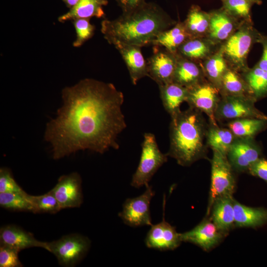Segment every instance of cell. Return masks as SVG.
I'll use <instances>...</instances> for the list:
<instances>
[{"label":"cell","instance_id":"9c48e42d","mask_svg":"<svg viewBox=\"0 0 267 267\" xmlns=\"http://www.w3.org/2000/svg\"><path fill=\"white\" fill-rule=\"evenodd\" d=\"M261 34L250 26H245L232 34L227 40L223 53L237 67L244 66L248 53Z\"/></svg>","mask_w":267,"mask_h":267},{"label":"cell","instance_id":"ab89813d","mask_svg":"<svg viewBox=\"0 0 267 267\" xmlns=\"http://www.w3.org/2000/svg\"><path fill=\"white\" fill-rule=\"evenodd\" d=\"M259 42L261 43L263 46V53L256 66L264 70L267 71V36L261 35Z\"/></svg>","mask_w":267,"mask_h":267},{"label":"cell","instance_id":"4316f807","mask_svg":"<svg viewBox=\"0 0 267 267\" xmlns=\"http://www.w3.org/2000/svg\"><path fill=\"white\" fill-rule=\"evenodd\" d=\"M267 120L258 118H243L230 121L228 128L236 137H253L264 130Z\"/></svg>","mask_w":267,"mask_h":267},{"label":"cell","instance_id":"836d02e7","mask_svg":"<svg viewBox=\"0 0 267 267\" xmlns=\"http://www.w3.org/2000/svg\"><path fill=\"white\" fill-rule=\"evenodd\" d=\"M222 8L234 18L251 21L252 3L247 0H220Z\"/></svg>","mask_w":267,"mask_h":267},{"label":"cell","instance_id":"8992f818","mask_svg":"<svg viewBox=\"0 0 267 267\" xmlns=\"http://www.w3.org/2000/svg\"><path fill=\"white\" fill-rule=\"evenodd\" d=\"M90 246L88 237L71 234L48 242L47 251L55 256L61 266L73 267L85 256Z\"/></svg>","mask_w":267,"mask_h":267},{"label":"cell","instance_id":"f1b7e54d","mask_svg":"<svg viewBox=\"0 0 267 267\" xmlns=\"http://www.w3.org/2000/svg\"><path fill=\"white\" fill-rule=\"evenodd\" d=\"M0 205L11 211L33 212L29 195L25 192L0 193Z\"/></svg>","mask_w":267,"mask_h":267},{"label":"cell","instance_id":"484cf974","mask_svg":"<svg viewBox=\"0 0 267 267\" xmlns=\"http://www.w3.org/2000/svg\"><path fill=\"white\" fill-rule=\"evenodd\" d=\"M235 136L228 128H220L212 125L206 133L207 144L213 150L224 155L235 138Z\"/></svg>","mask_w":267,"mask_h":267},{"label":"cell","instance_id":"d6986e66","mask_svg":"<svg viewBox=\"0 0 267 267\" xmlns=\"http://www.w3.org/2000/svg\"><path fill=\"white\" fill-rule=\"evenodd\" d=\"M235 226L237 227L255 228L267 222V210L252 208L242 204L234 199Z\"/></svg>","mask_w":267,"mask_h":267},{"label":"cell","instance_id":"60d3db41","mask_svg":"<svg viewBox=\"0 0 267 267\" xmlns=\"http://www.w3.org/2000/svg\"><path fill=\"white\" fill-rule=\"evenodd\" d=\"M66 5L70 8H71L72 7H74L75 5H76L80 0H62Z\"/></svg>","mask_w":267,"mask_h":267},{"label":"cell","instance_id":"2e32d148","mask_svg":"<svg viewBox=\"0 0 267 267\" xmlns=\"http://www.w3.org/2000/svg\"><path fill=\"white\" fill-rule=\"evenodd\" d=\"M0 245L9 246L20 251L31 247L48 249V242L37 240L33 234L15 225H8L1 227Z\"/></svg>","mask_w":267,"mask_h":267},{"label":"cell","instance_id":"4dcf8cb0","mask_svg":"<svg viewBox=\"0 0 267 267\" xmlns=\"http://www.w3.org/2000/svg\"><path fill=\"white\" fill-rule=\"evenodd\" d=\"M223 48L206 62L205 68L210 80L218 87H221L222 77L227 70Z\"/></svg>","mask_w":267,"mask_h":267},{"label":"cell","instance_id":"ba28073f","mask_svg":"<svg viewBox=\"0 0 267 267\" xmlns=\"http://www.w3.org/2000/svg\"><path fill=\"white\" fill-rule=\"evenodd\" d=\"M154 195L152 187L147 185L142 194L126 200L122 211L119 213V217L125 224L130 226H151L152 224L150 204Z\"/></svg>","mask_w":267,"mask_h":267},{"label":"cell","instance_id":"e575fe53","mask_svg":"<svg viewBox=\"0 0 267 267\" xmlns=\"http://www.w3.org/2000/svg\"><path fill=\"white\" fill-rule=\"evenodd\" d=\"M76 33V40L73 44L74 47L82 46L93 35L95 27L90 22V18H78L73 20Z\"/></svg>","mask_w":267,"mask_h":267},{"label":"cell","instance_id":"52a82bcc","mask_svg":"<svg viewBox=\"0 0 267 267\" xmlns=\"http://www.w3.org/2000/svg\"><path fill=\"white\" fill-rule=\"evenodd\" d=\"M256 100L249 95H224L218 104L216 119L231 121L243 118H258L267 120V115L255 107Z\"/></svg>","mask_w":267,"mask_h":267},{"label":"cell","instance_id":"7402d4cb","mask_svg":"<svg viewBox=\"0 0 267 267\" xmlns=\"http://www.w3.org/2000/svg\"><path fill=\"white\" fill-rule=\"evenodd\" d=\"M209 13L210 19L209 32L210 38L216 41L228 39L232 35L235 28L233 22L234 17L222 7Z\"/></svg>","mask_w":267,"mask_h":267},{"label":"cell","instance_id":"b9f144b4","mask_svg":"<svg viewBox=\"0 0 267 267\" xmlns=\"http://www.w3.org/2000/svg\"><path fill=\"white\" fill-rule=\"evenodd\" d=\"M254 4L260 5L262 3V0H247Z\"/></svg>","mask_w":267,"mask_h":267},{"label":"cell","instance_id":"83f0119b","mask_svg":"<svg viewBox=\"0 0 267 267\" xmlns=\"http://www.w3.org/2000/svg\"><path fill=\"white\" fill-rule=\"evenodd\" d=\"M245 82L250 95L256 100L267 96V71L256 65L247 71Z\"/></svg>","mask_w":267,"mask_h":267},{"label":"cell","instance_id":"3957f363","mask_svg":"<svg viewBox=\"0 0 267 267\" xmlns=\"http://www.w3.org/2000/svg\"><path fill=\"white\" fill-rule=\"evenodd\" d=\"M171 117L170 148L166 153L182 166H189L204 158L208 129L201 112L192 107Z\"/></svg>","mask_w":267,"mask_h":267},{"label":"cell","instance_id":"cb8c5ba5","mask_svg":"<svg viewBox=\"0 0 267 267\" xmlns=\"http://www.w3.org/2000/svg\"><path fill=\"white\" fill-rule=\"evenodd\" d=\"M190 39L183 22H178L170 29L160 33L153 41L152 45L162 46L172 53H177L179 47Z\"/></svg>","mask_w":267,"mask_h":267},{"label":"cell","instance_id":"74e56055","mask_svg":"<svg viewBox=\"0 0 267 267\" xmlns=\"http://www.w3.org/2000/svg\"><path fill=\"white\" fill-rule=\"evenodd\" d=\"M248 172L267 182V160L260 158L249 168Z\"/></svg>","mask_w":267,"mask_h":267},{"label":"cell","instance_id":"8fae6325","mask_svg":"<svg viewBox=\"0 0 267 267\" xmlns=\"http://www.w3.org/2000/svg\"><path fill=\"white\" fill-rule=\"evenodd\" d=\"M261 154L260 146L253 137H235L226 156L235 172L248 171L259 159Z\"/></svg>","mask_w":267,"mask_h":267},{"label":"cell","instance_id":"d6a6232c","mask_svg":"<svg viewBox=\"0 0 267 267\" xmlns=\"http://www.w3.org/2000/svg\"><path fill=\"white\" fill-rule=\"evenodd\" d=\"M29 199L33 213L55 214L61 210L58 201L50 191L42 195H29Z\"/></svg>","mask_w":267,"mask_h":267},{"label":"cell","instance_id":"30bf717a","mask_svg":"<svg viewBox=\"0 0 267 267\" xmlns=\"http://www.w3.org/2000/svg\"><path fill=\"white\" fill-rule=\"evenodd\" d=\"M177 62V53H172L162 46H154L153 53L146 62L148 76L158 86L173 82Z\"/></svg>","mask_w":267,"mask_h":267},{"label":"cell","instance_id":"4fadbf2b","mask_svg":"<svg viewBox=\"0 0 267 267\" xmlns=\"http://www.w3.org/2000/svg\"><path fill=\"white\" fill-rule=\"evenodd\" d=\"M50 191L58 201L61 209L79 207L83 201L82 179L77 173L61 176Z\"/></svg>","mask_w":267,"mask_h":267},{"label":"cell","instance_id":"7a4b0ae2","mask_svg":"<svg viewBox=\"0 0 267 267\" xmlns=\"http://www.w3.org/2000/svg\"><path fill=\"white\" fill-rule=\"evenodd\" d=\"M174 25L176 21L160 6L146 2L115 19H104L101 32L111 44L119 43L142 47L152 44L160 33Z\"/></svg>","mask_w":267,"mask_h":267},{"label":"cell","instance_id":"277c9868","mask_svg":"<svg viewBox=\"0 0 267 267\" xmlns=\"http://www.w3.org/2000/svg\"><path fill=\"white\" fill-rule=\"evenodd\" d=\"M211 164V184L206 216L217 199L226 196H233L236 190L234 171L230 164L226 155L213 150Z\"/></svg>","mask_w":267,"mask_h":267},{"label":"cell","instance_id":"8d00e7d4","mask_svg":"<svg viewBox=\"0 0 267 267\" xmlns=\"http://www.w3.org/2000/svg\"><path fill=\"white\" fill-rule=\"evenodd\" d=\"M25 192L15 180L10 170L7 168L0 169V193Z\"/></svg>","mask_w":267,"mask_h":267},{"label":"cell","instance_id":"f35d334b","mask_svg":"<svg viewBox=\"0 0 267 267\" xmlns=\"http://www.w3.org/2000/svg\"><path fill=\"white\" fill-rule=\"evenodd\" d=\"M121 7L122 13L129 12L140 7L146 0H115Z\"/></svg>","mask_w":267,"mask_h":267},{"label":"cell","instance_id":"d4e9b609","mask_svg":"<svg viewBox=\"0 0 267 267\" xmlns=\"http://www.w3.org/2000/svg\"><path fill=\"white\" fill-rule=\"evenodd\" d=\"M210 19V13L202 10L198 5H192L183 22L190 38H199L209 32Z\"/></svg>","mask_w":267,"mask_h":267},{"label":"cell","instance_id":"ac0fdd59","mask_svg":"<svg viewBox=\"0 0 267 267\" xmlns=\"http://www.w3.org/2000/svg\"><path fill=\"white\" fill-rule=\"evenodd\" d=\"M234 201L233 196L217 199L213 204L208 216L219 229L227 234L235 227Z\"/></svg>","mask_w":267,"mask_h":267},{"label":"cell","instance_id":"6da1fadb","mask_svg":"<svg viewBox=\"0 0 267 267\" xmlns=\"http://www.w3.org/2000/svg\"><path fill=\"white\" fill-rule=\"evenodd\" d=\"M62 106L47 124L44 138L54 159L79 150L100 154L118 149L117 138L127 127L124 97L111 83L86 78L62 91Z\"/></svg>","mask_w":267,"mask_h":267},{"label":"cell","instance_id":"5b68a950","mask_svg":"<svg viewBox=\"0 0 267 267\" xmlns=\"http://www.w3.org/2000/svg\"><path fill=\"white\" fill-rule=\"evenodd\" d=\"M141 146L139 162L131 183V185L135 188L148 185L154 175L167 161L168 157L160 150L153 134H144Z\"/></svg>","mask_w":267,"mask_h":267},{"label":"cell","instance_id":"7c38bea8","mask_svg":"<svg viewBox=\"0 0 267 267\" xmlns=\"http://www.w3.org/2000/svg\"><path fill=\"white\" fill-rule=\"evenodd\" d=\"M228 234L219 229L206 216L193 229L180 233V238L181 242L192 243L208 252L219 245Z\"/></svg>","mask_w":267,"mask_h":267},{"label":"cell","instance_id":"5bb4252c","mask_svg":"<svg viewBox=\"0 0 267 267\" xmlns=\"http://www.w3.org/2000/svg\"><path fill=\"white\" fill-rule=\"evenodd\" d=\"M187 89L186 102L190 107L205 113L212 125L218 126L215 112L220 99L217 88L211 84L201 82Z\"/></svg>","mask_w":267,"mask_h":267},{"label":"cell","instance_id":"e0dca14e","mask_svg":"<svg viewBox=\"0 0 267 267\" xmlns=\"http://www.w3.org/2000/svg\"><path fill=\"white\" fill-rule=\"evenodd\" d=\"M113 45L124 59L134 85H135L142 78L148 76L147 62L142 54L141 47L119 43Z\"/></svg>","mask_w":267,"mask_h":267},{"label":"cell","instance_id":"1f68e13d","mask_svg":"<svg viewBox=\"0 0 267 267\" xmlns=\"http://www.w3.org/2000/svg\"><path fill=\"white\" fill-rule=\"evenodd\" d=\"M221 87L224 91V95H247L246 93H249L246 83L231 70L227 69L223 75Z\"/></svg>","mask_w":267,"mask_h":267},{"label":"cell","instance_id":"44dd1931","mask_svg":"<svg viewBox=\"0 0 267 267\" xmlns=\"http://www.w3.org/2000/svg\"><path fill=\"white\" fill-rule=\"evenodd\" d=\"M177 62L173 82L187 88L201 83L202 73L196 63L177 53Z\"/></svg>","mask_w":267,"mask_h":267},{"label":"cell","instance_id":"9a60e30c","mask_svg":"<svg viewBox=\"0 0 267 267\" xmlns=\"http://www.w3.org/2000/svg\"><path fill=\"white\" fill-rule=\"evenodd\" d=\"M163 218L162 221L152 224L147 232L145 243L149 248L160 251L173 250L178 248L182 242L180 233H178L174 226L166 221L164 218L165 197L163 198Z\"/></svg>","mask_w":267,"mask_h":267},{"label":"cell","instance_id":"d590c367","mask_svg":"<svg viewBox=\"0 0 267 267\" xmlns=\"http://www.w3.org/2000/svg\"><path fill=\"white\" fill-rule=\"evenodd\" d=\"M19 250L0 245V267H21L23 266L18 257Z\"/></svg>","mask_w":267,"mask_h":267},{"label":"cell","instance_id":"ffe728a7","mask_svg":"<svg viewBox=\"0 0 267 267\" xmlns=\"http://www.w3.org/2000/svg\"><path fill=\"white\" fill-rule=\"evenodd\" d=\"M108 2V0H80L68 12L59 16L58 20L63 23L78 18L104 17L105 13L103 6L107 5Z\"/></svg>","mask_w":267,"mask_h":267},{"label":"cell","instance_id":"603a6c76","mask_svg":"<svg viewBox=\"0 0 267 267\" xmlns=\"http://www.w3.org/2000/svg\"><path fill=\"white\" fill-rule=\"evenodd\" d=\"M159 87L165 110L171 116L180 111L181 104L186 101L188 89L174 82L160 85Z\"/></svg>","mask_w":267,"mask_h":267},{"label":"cell","instance_id":"f546056e","mask_svg":"<svg viewBox=\"0 0 267 267\" xmlns=\"http://www.w3.org/2000/svg\"><path fill=\"white\" fill-rule=\"evenodd\" d=\"M209 45L198 38H190L185 41L177 52L179 55L191 60L201 59L210 51Z\"/></svg>","mask_w":267,"mask_h":267}]
</instances>
